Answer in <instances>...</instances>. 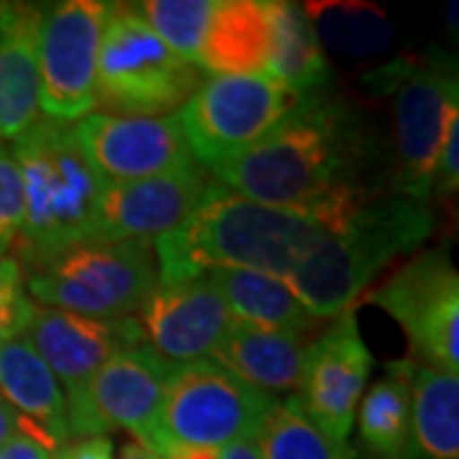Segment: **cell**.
<instances>
[{"label": "cell", "instance_id": "1", "mask_svg": "<svg viewBox=\"0 0 459 459\" xmlns=\"http://www.w3.org/2000/svg\"><path fill=\"white\" fill-rule=\"evenodd\" d=\"M373 159L362 115L325 87L301 95L261 141L207 174L258 204L314 214L332 232L376 197Z\"/></svg>", "mask_w": 459, "mask_h": 459}, {"label": "cell", "instance_id": "2", "mask_svg": "<svg viewBox=\"0 0 459 459\" xmlns=\"http://www.w3.org/2000/svg\"><path fill=\"white\" fill-rule=\"evenodd\" d=\"M327 228L301 210L258 204L210 181L189 217L153 243L159 283H179L214 268L289 279Z\"/></svg>", "mask_w": 459, "mask_h": 459}, {"label": "cell", "instance_id": "3", "mask_svg": "<svg viewBox=\"0 0 459 459\" xmlns=\"http://www.w3.org/2000/svg\"><path fill=\"white\" fill-rule=\"evenodd\" d=\"M434 225L437 214L429 202L377 195L327 232L286 283L319 319L352 312L377 276L427 243Z\"/></svg>", "mask_w": 459, "mask_h": 459}, {"label": "cell", "instance_id": "4", "mask_svg": "<svg viewBox=\"0 0 459 459\" xmlns=\"http://www.w3.org/2000/svg\"><path fill=\"white\" fill-rule=\"evenodd\" d=\"M26 214L16 246L31 268L66 247L95 240V212L102 181L92 174L69 123L41 117L13 141Z\"/></svg>", "mask_w": 459, "mask_h": 459}, {"label": "cell", "instance_id": "5", "mask_svg": "<svg viewBox=\"0 0 459 459\" xmlns=\"http://www.w3.org/2000/svg\"><path fill=\"white\" fill-rule=\"evenodd\" d=\"M370 82L394 98L391 195L429 202L444 133L459 113L457 62L439 49L401 56L377 69Z\"/></svg>", "mask_w": 459, "mask_h": 459}, {"label": "cell", "instance_id": "6", "mask_svg": "<svg viewBox=\"0 0 459 459\" xmlns=\"http://www.w3.org/2000/svg\"><path fill=\"white\" fill-rule=\"evenodd\" d=\"M279 401L212 358L179 365L141 444L161 457L177 449H217L255 439Z\"/></svg>", "mask_w": 459, "mask_h": 459}, {"label": "cell", "instance_id": "7", "mask_svg": "<svg viewBox=\"0 0 459 459\" xmlns=\"http://www.w3.org/2000/svg\"><path fill=\"white\" fill-rule=\"evenodd\" d=\"M26 286L36 307L123 319L135 316L159 286V268L148 243L87 240L31 268Z\"/></svg>", "mask_w": 459, "mask_h": 459}, {"label": "cell", "instance_id": "8", "mask_svg": "<svg viewBox=\"0 0 459 459\" xmlns=\"http://www.w3.org/2000/svg\"><path fill=\"white\" fill-rule=\"evenodd\" d=\"M202 69L166 47L133 5L110 3L98 56V105L113 115H164L199 90Z\"/></svg>", "mask_w": 459, "mask_h": 459}, {"label": "cell", "instance_id": "9", "mask_svg": "<svg viewBox=\"0 0 459 459\" xmlns=\"http://www.w3.org/2000/svg\"><path fill=\"white\" fill-rule=\"evenodd\" d=\"M299 98L271 74H217L199 84L177 117L195 161L210 171L261 141Z\"/></svg>", "mask_w": 459, "mask_h": 459}, {"label": "cell", "instance_id": "10", "mask_svg": "<svg viewBox=\"0 0 459 459\" xmlns=\"http://www.w3.org/2000/svg\"><path fill=\"white\" fill-rule=\"evenodd\" d=\"M110 3L65 0L44 5L39 21L41 113L74 126L98 108V56Z\"/></svg>", "mask_w": 459, "mask_h": 459}, {"label": "cell", "instance_id": "11", "mask_svg": "<svg viewBox=\"0 0 459 459\" xmlns=\"http://www.w3.org/2000/svg\"><path fill=\"white\" fill-rule=\"evenodd\" d=\"M370 301L388 312L429 368L459 370V276L446 247L421 250L395 268Z\"/></svg>", "mask_w": 459, "mask_h": 459}, {"label": "cell", "instance_id": "12", "mask_svg": "<svg viewBox=\"0 0 459 459\" xmlns=\"http://www.w3.org/2000/svg\"><path fill=\"white\" fill-rule=\"evenodd\" d=\"M179 365L164 360L148 344L115 352L90 377L82 398L66 409L69 442L108 437L110 431H131L141 442L153 424L166 388Z\"/></svg>", "mask_w": 459, "mask_h": 459}, {"label": "cell", "instance_id": "13", "mask_svg": "<svg viewBox=\"0 0 459 459\" xmlns=\"http://www.w3.org/2000/svg\"><path fill=\"white\" fill-rule=\"evenodd\" d=\"M84 161L102 184L189 171L197 161L174 115L90 113L72 126Z\"/></svg>", "mask_w": 459, "mask_h": 459}, {"label": "cell", "instance_id": "14", "mask_svg": "<svg viewBox=\"0 0 459 459\" xmlns=\"http://www.w3.org/2000/svg\"><path fill=\"white\" fill-rule=\"evenodd\" d=\"M370 362V350L362 342L355 312L334 316V322L307 347L301 385L294 398L314 427L340 446H347L355 427Z\"/></svg>", "mask_w": 459, "mask_h": 459}, {"label": "cell", "instance_id": "15", "mask_svg": "<svg viewBox=\"0 0 459 459\" xmlns=\"http://www.w3.org/2000/svg\"><path fill=\"white\" fill-rule=\"evenodd\" d=\"M133 319L143 342L174 365L210 358L232 325L228 301L210 273L159 283Z\"/></svg>", "mask_w": 459, "mask_h": 459}, {"label": "cell", "instance_id": "16", "mask_svg": "<svg viewBox=\"0 0 459 459\" xmlns=\"http://www.w3.org/2000/svg\"><path fill=\"white\" fill-rule=\"evenodd\" d=\"M23 334L29 337L39 358L47 362L59 385H65L66 409L82 398L90 377L115 352L146 344L133 316L98 319L36 304Z\"/></svg>", "mask_w": 459, "mask_h": 459}, {"label": "cell", "instance_id": "17", "mask_svg": "<svg viewBox=\"0 0 459 459\" xmlns=\"http://www.w3.org/2000/svg\"><path fill=\"white\" fill-rule=\"evenodd\" d=\"M212 177L197 166L153 179L102 184L95 212V240H138L153 246L189 217Z\"/></svg>", "mask_w": 459, "mask_h": 459}, {"label": "cell", "instance_id": "18", "mask_svg": "<svg viewBox=\"0 0 459 459\" xmlns=\"http://www.w3.org/2000/svg\"><path fill=\"white\" fill-rule=\"evenodd\" d=\"M41 11L36 3H8L0 21V143H13L41 120Z\"/></svg>", "mask_w": 459, "mask_h": 459}, {"label": "cell", "instance_id": "19", "mask_svg": "<svg viewBox=\"0 0 459 459\" xmlns=\"http://www.w3.org/2000/svg\"><path fill=\"white\" fill-rule=\"evenodd\" d=\"M0 395L51 455L69 442L65 391L23 332L0 342Z\"/></svg>", "mask_w": 459, "mask_h": 459}, {"label": "cell", "instance_id": "20", "mask_svg": "<svg viewBox=\"0 0 459 459\" xmlns=\"http://www.w3.org/2000/svg\"><path fill=\"white\" fill-rule=\"evenodd\" d=\"M309 342L312 340H307V334L232 319L210 358L263 394L294 395L301 385Z\"/></svg>", "mask_w": 459, "mask_h": 459}, {"label": "cell", "instance_id": "21", "mask_svg": "<svg viewBox=\"0 0 459 459\" xmlns=\"http://www.w3.org/2000/svg\"><path fill=\"white\" fill-rule=\"evenodd\" d=\"M273 56L271 0H214L197 66L217 74H268Z\"/></svg>", "mask_w": 459, "mask_h": 459}, {"label": "cell", "instance_id": "22", "mask_svg": "<svg viewBox=\"0 0 459 459\" xmlns=\"http://www.w3.org/2000/svg\"><path fill=\"white\" fill-rule=\"evenodd\" d=\"M401 459H459V376L429 365L413 370L409 439Z\"/></svg>", "mask_w": 459, "mask_h": 459}, {"label": "cell", "instance_id": "23", "mask_svg": "<svg viewBox=\"0 0 459 459\" xmlns=\"http://www.w3.org/2000/svg\"><path fill=\"white\" fill-rule=\"evenodd\" d=\"M210 276L225 296L232 319L296 334H309L325 322L296 299L283 279L240 268H214Z\"/></svg>", "mask_w": 459, "mask_h": 459}, {"label": "cell", "instance_id": "24", "mask_svg": "<svg viewBox=\"0 0 459 459\" xmlns=\"http://www.w3.org/2000/svg\"><path fill=\"white\" fill-rule=\"evenodd\" d=\"M322 49L337 56L368 59L391 47L394 26L388 13L365 0H309L301 5Z\"/></svg>", "mask_w": 459, "mask_h": 459}, {"label": "cell", "instance_id": "25", "mask_svg": "<svg viewBox=\"0 0 459 459\" xmlns=\"http://www.w3.org/2000/svg\"><path fill=\"white\" fill-rule=\"evenodd\" d=\"M416 365L401 360L388 365L385 376L362 394L355 413L360 442L383 459H401L409 439L411 380Z\"/></svg>", "mask_w": 459, "mask_h": 459}, {"label": "cell", "instance_id": "26", "mask_svg": "<svg viewBox=\"0 0 459 459\" xmlns=\"http://www.w3.org/2000/svg\"><path fill=\"white\" fill-rule=\"evenodd\" d=\"M273 18V56L268 74L289 84L296 95L325 90L329 82V62L314 36L301 5L271 0Z\"/></svg>", "mask_w": 459, "mask_h": 459}, {"label": "cell", "instance_id": "27", "mask_svg": "<svg viewBox=\"0 0 459 459\" xmlns=\"http://www.w3.org/2000/svg\"><path fill=\"white\" fill-rule=\"evenodd\" d=\"M263 459H350V446L325 437L299 409L294 395L279 401L255 437Z\"/></svg>", "mask_w": 459, "mask_h": 459}, {"label": "cell", "instance_id": "28", "mask_svg": "<svg viewBox=\"0 0 459 459\" xmlns=\"http://www.w3.org/2000/svg\"><path fill=\"white\" fill-rule=\"evenodd\" d=\"M133 8L169 49L197 66L214 0H146L133 3Z\"/></svg>", "mask_w": 459, "mask_h": 459}, {"label": "cell", "instance_id": "29", "mask_svg": "<svg viewBox=\"0 0 459 459\" xmlns=\"http://www.w3.org/2000/svg\"><path fill=\"white\" fill-rule=\"evenodd\" d=\"M23 214H26L23 179L11 148L0 143V261L8 258V250L18 243Z\"/></svg>", "mask_w": 459, "mask_h": 459}, {"label": "cell", "instance_id": "30", "mask_svg": "<svg viewBox=\"0 0 459 459\" xmlns=\"http://www.w3.org/2000/svg\"><path fill=\"white\" fill-rule=\"evenodd\" d=\"M33 301L23 291L21 265L13 258L0 261V342L26 332Z\"/></svg>", "mask_w": 459, "mask_h": 459}, {"label": "cell", "instance_id": "31", "mask_svg": "<svg viewBox=\"0 0 459 459\" xmlns=\"http://www.w3.org/2000/svg\"><path fill=\"white\" fill-rule=\"evenodd\" d=\"M459 189V113L452 115L446 133L442 138V148L434 166V181H431V197L449 199Z\"/></svg>", "mask_w": 459, "mask_h": 459}, {"label": "cell", "instance_id": "32", "mask_svg": "<svg viewBox=\"0 0 459 459\" xmlns=\"http://www.w3.org/2000/svg\"><path fill=\"white\" fill-rule=\"evenodd\" d=\"M164 459H263V455L255 439H243L217 449H177L164 455Z\"/></svg>", "mask_w": 459, "mask_h": 459}, {"label": "cell", "instance_id": "33", "mask_svg": "<svg viewBox=\"0 0 459 459\" xmlns=\"http://www.w3.org/2000/svg\"><path fill=\"white\" fill-rule=\"evenodd\" d=\"M54 459H115L113 442L108 437L72 439L54 452Z\"/></svg>", "mask_w": 459, "mask_h": 459}, {"label": "cell", "instance_id": "34", "mask_svg": "<svg viewBox=\"0 0 459 459\" xmlns=\"http://www.w3.org/2000/svg\"><path fill=\"white\" fill-rule=\"evenodd\" d=\"M13 437H31V439H36L33 429L29 427V424L21 419V413L0 395V446L5 442H11ZM36 442H39V439H36Z\"/></svg>", "mask_w": 459, "mask_h": 459}, {"label": "cell", "instance_id": "35", "mask_svg": "<svg viewBox=\"0 0 459 459\" xmlns=\"http://www.w3.org/2000/svg\"><path fill=\"white\" fill-rule=\"evenodd\" d=\"M0 459H54V455L31 437H13L0 446Z\"/></svg>", "mask_w": 459, "mask_h": 459}, {"label": "cell", "instance_id": "36", "mask_svg": "<svg viewBox=\"0 0 459 459\" xmlns=\"http://www.w3.org/2000/svg\"><path fill=\"white\" fill-rule=\"evenodd\" d=\"M120 459H164V457H161L159 452H153V449L146 446V444L131 439V442L120 449Z\"/></svg>", "mask_w": 459, "mask_h": 459}, {"label": "cell", "instance_id": "37", "mask_svg": "<svg viewBox=\"0 0 459 459\" xmlns=\"http://www.w3.org/2000/svg\"><path fill=\"white\" fill-rule=\"evenodd\" d=\"M446 18H452V33H457V3L455 0L446 8Z\"/></svg>", "mask_w": 459, "mask_h": 459}, {"label": "cell", "instance_id": "38", "mask_svg": "<svg viewBox=\"0 0 459 459\" xmlns=\"http://www.w3.org/2000/svg\"><path fill=\"white\" fill-rule=\"evenodd\" d=\"M5 5H8V3H0V21H3V13H5Z\"/></svg>", "mask_w": 459, "mask_h": 459}]
</instances>
